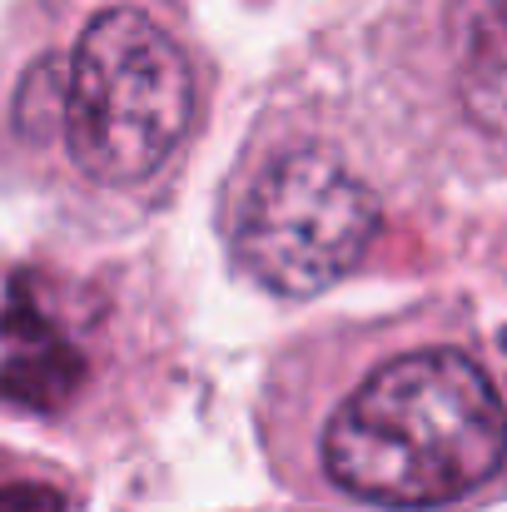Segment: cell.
<instances>
[{
	"label": "cell",
	"instance_id": "7a4b0ae2",
	"mask_svg": "<svg viewBox=\"0 0 507 512\" xmlns=\"http://www.w3.org/2000/svg\"><path fill=\"white\" fill-rule=\"evenodd\" d=\"M214 70L184 0H15L0 15V184L85 224L155 214Z\"/></svg>",
	"mask_w": 507,
	"mask_h": 512
},
{
	"label": "cell",
	"instance_id": "5b68a950",
	"mask_svg": "<svg viewBox=\"0 0 507 512\" xmlns=\"http://www.w3.org/2000/svg\"><path fill=\"white\" fill-rule=\"evenodd\" d=\"M373 50L433 130L507 155V0H393Z\"/></svg>",
	"mask_w": 507,
	"mask_h": 512
},
{
	"label": "cell",
	"instance_id": "3957f363",
	"mask_svg": "<svg viewBox=\"0 0 507 512\" xmlns=\"http://www.w3.org/2000/svg\"><path fill=\"white\" fill-rule=\"evenodd\" d=\"M169 353V319L135 264L35 254L0 279L5 418L95 443L150 408Z\"/></svg>",
	"mask_w": 507,
	"mask_h": 512
},
{
	"label": "cell",
	"instance_id": "277c9868",
	"mask_svg": "<svg viewBox=\"0 0 507 512\" xmlns=\"http://www.w3.org/2000/svg\"><path fill=\"white\" fill-rule=\"evenodd\" d=\"M388 199L373 155L324 100L269 105L224 179L219 229L234 269L279 299H314L368 264Z\"/></svg>",
	"mask_w": 507,
	"mask_h": 512
},
{
	"label": "cell",
	"instance_id": "8992f818",
	"mask_svg": "<svg viewBox=\"0 0 507 512\" xmlns=\"http://www.w3.org/2000/svg\"><path fill=\"white\" fill-rule=\"evenodd\" d=\"M0 512H75V488L40 463L0 453Z\"/></svg>",
	"mask_w": 507,
	"mask_h": 512
},
{
	"label": "cell",
	"instance_id": "6da1fadb",
	"mask_svg": "<svg viewBox=\"0 0 507 512\" xmlns=\"http://www.w3.org/2000/svg\"><path fill=\"white\" fill-rule=\"evenodd\" d=\"M259 418L284 483L324 503L463 512L507 493V363L443 304L289 343Z\"/></svg>",
	"mask_w": 507,
	"mask_h": 512
}]
</instances>
